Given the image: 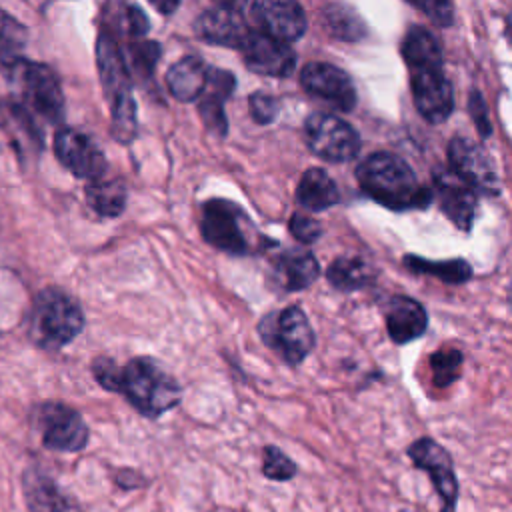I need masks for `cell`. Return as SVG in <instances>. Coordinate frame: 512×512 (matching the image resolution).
I'll return each mask as SVG.
<instances>
[{
	"label": "cell",
	"instance_id": "16",
	"mask_svg": "<svg viewBox=\"0 0 512 512\" xmlns=\"http://www.w3.org/2000/svg\"><path fill=\"white\" fill-rule=\"evenodd\" d=\"M196 36L210 44H220L228 48H240L250 28L246 26L242 6L222 2L206 8L194 22Z\"/></svg>",
	"mask_w": 512,
	"mask_h": 512
},
{
	"label": "cell",
	"instance_id": "41",
	"mask_svg": "<svg viewBox=\"0 0 512 512\" xmlns=\"http://www.w3.org/2000/svg\"><path fill=\"white\" fill-rule=\"evenodd\" d=\"M510 302H512V290H510Z\"/></svg>",
	"mask_w": 512,
	"mask_h": 512
},
{
	"label": "cell",
	"instance_id": "7",
	"mask_svg": "<svg viewBox=\"0 0 512 512\" xmlns=\"http://www.w3.org/2000/svg\"><path fill=\"white\" fill-rule=\"evenodd\" d=\"M304 138L316 156L330 162H348L360 150V136L342 118L328 112H314L304 122Z\"/></svg>",
	"mask_w": 512,
	"mask_h": 512
},
{
	"label": "cell",
	"instance_id": "15",
	"mask_svg": "<svg viewBox=\"0 0 512 512\" xmlns=\"http://www.w3.org/2000/svg\"><path fill=\"white\" fill-rule=\"evenodd\" d=\"M250 16L260 26V32L284 44L302 38L306 32V14L298 2L260 0L250 4Z\"/></svg>",
	"mask_w": 512,
	"mask_h": 512
},
{
	"label": "cell",
	"instance_id": "1",
	"mask_svg": "<svg viewBox=\"0 0 512 512\" xmlns=\"http://www.w3.org/2000/svg\"><path fill=\"white\" fill-rule=\"evenodd\" d=\"M402 58L408 66L414 104L432 124L444 122L454 108L452 84L444 74L442 50L432 32L412 26L402 40Z\"/></svg>",
	"mask_w": 512,
	"mask_h": 512
},
{
	"label": "cell",
	"instance_id": "32",
	"mask_svg": "<svg viewBox=\"0 0 512 512\" xmlns=\"http://www.w3.org/2000/svg\"><path fill=\"white\" fill-rule=\"evenodd\" d=\"M160 54H162V50H160L158 42L140 40L130 46V64L138 74L150 76L154 72V66H156Z\"/></svg>",
	"mask_w": 512,
	"mask_h": 512
},
{
	"label": "cell",
	"instance_id": "40",
	"mask_svg": "<svg viewBox=\"0 0 512 512\" xmlns=\"http://www.w3.org/2000/svg\"><path fill=\"white\" fill-rule=\"evenodd\" d=\"M508 36L512 38V16L508 18Z\"/></svg>",
	"mask_w": 512,
	"mask_h": 512
},
{
	"label": "cell",
	"instance_id": "36",
	"mask_svg": "<svg viewBox=\"0 0 512 512\" xmlns=\"http://www.w3.org/2000/svg\"><path fill=\"white\" fill-rule=\"evenodd\" d=\"M412 6L422 10L438 26H450L454 20V8L450 2H412Z\"/></svg>",
	"mask_w": 512,
	"mask_h": 512
},
{
	"label": "cell",
	"instance_id": "39",
	"mask_svg": "<svg viewBox=\"0 0 512 512\" xmlns=\"http://www.w3.org/2000/svg\"><path fill=\"white\" fill-rule=\"evenodd\" d=\"M156 8H158V10H162L164 14H170L172 10H176V8H178V2H168V4H156Z\"/></svg>",
	"mask_w": 512,
	"mask_h": 512
},
{
	"label": "cell",
	"instance_id": "5",
	"mask_svg": "<svg viewBox=\"0 0 512 512\" xmlns=\"http://www.w3.org/2000/svg\"><path fill=\"white\" fill-rule=\"evenodd\" d=\"M12 78L20 96V110L32 112L48 122L64 118V92L56 72L42 62H24L12 66Z\"/></svg>",
	"mask_w": 512,
	"mask_h": 512
},
{
	"label": "cell",
	"instance_id": "11",
	"mask_svg": "<svg viewBox=\"0 0 512 512\" xmlns=\"http://www.w3.org/2000/svg\"><path fill=\"white\" fill-rule=\"evenodd\" d=\"M450 170L478 194L496 196L500 190L498 174L488 154L466 136H454L448 146Z\"/></svg>",
	"mask_w": 512,
	"mask_h": 512
},
{
	"label": "cell",
	"instance_id": "20",
	"mask_svg": "<svg viewBox=\"0 0 512 512\" xmlns=\"http://www.w3.org/2000/svg\"><path fill=\"white\" fill-rule=\"evenodd\" d=\"M236 86V80L230 72L220 68H210L208 72V84L204 94L198 98V110L208 130H212L218 136L226 134L228 122L224 116V102L232 94Z\"/></svg>",
	"mask_w": 512,
	"mask_h": 512
},
{
	"label": "cell",
	"instance_id": "25",
	"mask_svg": "<svg viewBox=\"0 0 512 512\" xmlns=\"http://www.w3.org/2000/svg\"><path fill=\"white\" fill-rule=\"evenodd\" d=\"M128 190L122 178H100L88 182L86 202L102 218H116L126 208Z\"/></svg>",
	"mask_w": 512,
	"mask_h": 512
},
{
	"label": "cell",
	"instance_id": "38",
	"mask_svg": "<svg viewBox=\"0 0 512 512\" xmlns=\"http://www.w3.org/2000/svg\"><path fill=\"white\" fill-rule=\"evenodd\" d=\"M116 482H118L122 488H136L142 480H136V472H134V470H122V474H118Z\"/></svg>",
	"mask_w": 512,
	"mask_h": 512
},
{
	"label": "cell",
	"instance_id": "37",
	"mask_svg": "<svg viewBox=\"0 0 512 512\" xmlns=\"http://www.w3.org/2000/svg\"><path fill=\"white\" fill-rule=\"evenodd\" d=\"M468 108H470V116L478 128V132L482 136H488L490 134V120H488V108H486V102L484 98L480 96L478 90L470 92V100H468Z\"/></svg>",
	"mask_w": 512,
	"mask_h": 512
},
{
	"label": "cell",
	"instance_id": "22",
	"mask_svg": "<svg viewBox=\"0 0 512 512\" xmlns=\"http://www.w3.org/2000/svg\"><path fill=\"white\" fill-rule=\"evenodd\" d=\"M210 66L198 56H184L174 62L166 72V86L170 94L180 102L198 100L208 84Z\"/></svg>",
	"mask_w": 512,
	"mask_h": 512
},
{
	"label": "cell",
	"instance_id": "19",
	"mask_svg": "<svg viewBox=\"0 0 512 512\" xmlns=\"http://www.w3.org/2000/svg\"><path fill=\"white\" fill-rule=\"evenodd\" d=\"M24 498L30 512H84L82 506L64 492L52 476L38 468H28L22 478Z\"/></svg>",
	"mask_w": 512,
	"mask_h": 512
},
{
	"label": "cell",
	"instance_id": "29",
	"mask_svg": "<svg viewBox=\"0 0 512 512\" xmlns=\"http://www.w3.org/2000/svg\"><path fill=\"white\" fill-rule=\"evenodd\" d=\"M404 266L410 268L412 272L418 274H428V276H436L442 282L448 284H462L466 280H470L472 276V268L466 260H444V262H436V260H424L418 256H404Z\"/></svg>",
	"mask_w": 512,
	"mask_h": 512
},
{
	"label": "cell",
	"instance_id": "34",
	"mask_svg": "<svg viewBox=\"0 0 512 512\" xmlns=\"http://www.w3.org/2000/svg\"><path fill=\"white\" fill-rule=\"evenodd\" d=\"M288 228H290V234H292L296 240L304 242V244L316 242L318 236L322 234L320 224H318L314 218H310V216H306V214H302V212H294V214L290 216Z\"/></svg>",
	"mask_w": 512,
	"mask_h": 512
},
{
	"label": "cell",
	"instance_id": "27",
	"mask_svg": "<svg viewBox=\"0 0 512 512\" xmlns=\"http://www.w3.org/2000/svg\"><path fill=\"white\" fill-rule=\"evenodd\" d=\"M324 28L338 40H360L366 34V26L362 18L344 4H330L322 12Z\"/></svg>",
	"mask_w": 512,
	"mask_h": 512
},
{
	"label": "cell",
	"instance_id": "18",
	"mask_svg": "<svg viewBox=\"0 0 512 512\" xmlns=\"http://www.w3.org/2000/svg\"><path fill=\"white\" fill-rule=\"evenodd\" d=\"M434 188L442 212L460 230H468L474 220L476 192L462 182L450 168H440L434 172Z\"/></svg>",
	"mask_w": 512,
	"mask_h": 512
},
{
	"label": "cell",
	"instance_id": "10",
	"mask_svg": "<svg viewBox=\"0 0 512 512\" xmlns=\"http://www.w3.org/2000/svg\"><path fill=\"white\" fill-rule=\"evenodd\" d=\"M54 154L60 164L76 178L100 180L108 168L106 156L100 146L80 130L60 128L54 134Z\"/></svg>",
	"mask_w": 512,
	"mask_h": 512
},
{
	"label": "cell",
	"instance_id": "8",
	"mask_svg": "<svg viewBox=\"0 0 512 512\" xmlns=\"http://www.w3.org/2000/svg\"><path fill=\"white\" fill-rule=\"evenodd\" d=\"M244 212L222 198H212L202 206L200 232L208 244L228 254L242 256L250 250L248 236L244 232Z\"/></svg>",
	"mask_w": 512,
	"mask_h": 512
},
{
	"label": "cell",
	"instance_id": "13",
	"mask_svg": "<svg viewBox=\"0 0 512 512\" xmlns=\"http://www.w3.org/2000/svg\"><path fill=\"white\" fill-rule=\"evenodd\" d=\"M238 50L244 58L246 68L256 74L284 78L294 72V66H296L294 50L288 44L266 36L264 32L250 30V34L246 36V40Z\"/></svg>",
	"mask_w": 512,
	"mask_h": 512
},
{
	"label": "cell",
	"instance_id": "3",
	"mask_svg": "<svg viewBox=\"0 0 512 512\" xmlns=\"http://www.w3.org/2000/svg\"><path fill=\"white\" fill-rule=\"evenodd\" d=\"M112 392L122 394L148 418H158L172 410L182 398L178 382L156 360L146 356L132 358L124 368H118Z\"/></svg>",
	"mask_w": 512,
	"mask_h": 512
},
{
	"label": "cell",
	"instance_id": "17",
	"mask_svg": "<svg viewBox=\"0 0 512 512\" xmlns=\"http://www.w3.org/2000/svg\"><path fill=\"white\" fill-rule=\"evenodd\" d=\"M96 64H98V74L102 80V88L110 100V106L130 100L132 82H130L128 60L116 36L106 30L100 32L96 40Z\"/></svg>",
	"mask_w": 512,
	"mask_h": 512
},
{
	"label": "cell",
	"instance_id": "24",
	"mask_svg": "<svg viewBox=\"0 0 512 512\" xmlns=\"http://www.w3.org/2000/svg\"><path fill=\"white\" fill-rule=\"evenodd\" d=\"M296 200L300 206L320 212L334 206L340 200L336 182L322 168H308L296 188Z\"/></svg>",
	"mask_w": 512,
	"mask_h": 512
},
{
	"label": "cell",
	"instance_id": "28",
	"mask_svg": "<svg viewBox=\"0 0 512 512\" xmlns=\"http://www.w3.org/2000/svg\"><path fill=\"white\" fill-rule=\"evenodd\" d=\"M28 44V30L22 22L0 8V64L14 66L22 60Z\"/></svg>",
	"mask_w": 512,
	"mask_h": 512
},
{
	"label": "cell",
	"instance_id": "4",
	"mask_svg": "<svg viewBox=\"0 0 512 512\" xmlns=\"http://www.w3.org/2000/svg\"><path fill=\"white\" fill-rule=\"evenodd\" d=\"M82 328V308L70 294L60 288H44L36 294L28 316V332L36 346L42 350H60L70 344Z\"/></svg>",
	"mask_w": 512,
	"mask_h": 512
},
{
	"label": "cell",
	"instance_id": "23",
	"mask_svg": "<svg viewBox=\"0 0 512 512\" xmlns=\"http://www.w3.org/2000/svg\"><path fill=\"white\" fill-rule=\"evenodd\" d=\"M274 270L286 290H304L318 278L320 266L310 252L288 250L274 258Z\"/></svg>",
	"mask_w": 512,
	"mask_h": 512
},
{
	"label": "cell",
	"instance_id": "14",
	"mask_svg": "<svg viewBox=\"0 0 512 512\" xmlns=\"http://www.w3.org/2000/svg\"><path fill=\"white\" fill-rule=\"evenodd\" d=\"M408 456L420 470L428 472L436 492L444 500V512H454L458 498V482L454 476L450 454L432 438H420L414 444H410Z\"/></svg>",
	"mask_w": 512,
	"mask_h": 512
},
{
	"label": "cell",
	"instance_id": "2",
	"mask_svg": "<svg viewBox=\"0 0 512 512\" xmlns=\"http://www.w3.org/2000/svg\"><path fill=\"white\" fill-rule=\"evenodd\" d=\"M360 188L378 204L390 210L424 208L432 192L418 182L412 168L392 152H374L356 168Z\"/></svg>",
	"mask_w": 512,
	"mask_h": 512
},
{
	"label": "cell",
	"instance_id": "6",
	"mask_svg": "<svg viewBox=\"0 0 512 512\" xmlns=\"http://www.w3.org/2000/svg\"><path fill=\"white\" fill-rule=\"evenodd\" d=\"M258 330L262 340L278 350L288 364L302 362L316 342L306 314L296 306L264 316Z\"/></svg>",
	"mask_w": 512,
	"mask_h": 512
},
{
	"label": "cell",
	"instance_id": "12",
	"mask_svg": "<svg viewBox=\"0 0 512 512\" xmlns=\"http://www.w3.org/2000/svg\"><path fill=\"white\" fill-rule=\"evenodd\" d=\"M300 84L308 94L326 100L336 110L350 112L356 106V88L350 76L332 64L312 62L304 66Z\"/></svg>",
	"mask_w": 512,
	"mask_h": 512
},
{
	"label": "cell",
	"instance_id": "33",
	"mask_svg": "<svg viewBox=\"0 0 512 512\" xmlns=\"http://www.w3.org/2000/svg\"><path fill=\"white\" fill-rule=\"evenodd\" d=\"M120 22H122L124 34L134 36V38H144V34L150 30V20H148V16H146L138 6H134V4L122 6Z\"/></svg>",
	"mask_w": 512,
	"mask_h": 512
},
{
	"label": "cell",
	"instance_id": "21",
	"mask_svg": "<svg viewBox=\"0 0 512 512\" xmlns=\"http://www.w3.org/2000/svg\"><path fill=\"white\" fill-rule=\"evenodd\" d=\"M428 326L424 308L408 296H392L386 304V330L396 344H406L424 334Z\"/></svg>",
	"mask_w": 512,
	"mask_h": 512
},
{
	"label": "cell",
	"instance_id": "31",
	"mask_svg": "<svg viewBox=\"0 0 512 512\" xmlns=\"http://www.w3.org/2000/svg\"><path fill=\"white\" fill-rule=\"evenodd\" d=\"M262 474L270 480H290L296 474V464L276 446H266L262 452Z\"/></svg>",
	"mask_w": 512,
	"mask_h": 512
},
{
	"label": "cell",
	"instance_id": "26",
	"mask_svg": "<svg viewBox=\"0 0 512 512\" xmlns=\"http://www.w3.org/2000/svg\"><path fill=\"white\" fill-rule=\"evenodd\" d=\"M328 282L338 290H358L374 282L376 270L358 256H340L328 266Z\"/></svg>",
	"mask_w": 512,
	"mask_h": 512
},
{
	"label": "cell",
	"instance_id": "30",
	"mask_svg": "<svg viewBox=\"0 0 512 512\" xmlns=\"http://www.w3.org/2000/svg\"><path fill=\"white\" fill-rule=\"evenodd\" d=\"M430 366L436 386H450L460 374L462 354L458 350H438L432 354Z\"/></svg>",
	"mask_w": 512,
	"mask_h": 512
},
{
	"label": "cell",
	"instance_id": "9",
	"mask_svg": "<svg viewBox=\"0 0 512 512\" xmlns=\"http://www.w3.org/2000/svg\"><path fill=\"white\" fill-rule=\"evenodd\" d=\"M36 424L42 444L56 452H80L88 444V426L82 416L60 402H44L36 408Z\"/></svg>",
	"mask_w": 512,
	"mask_h": 512
},
{
	"label": "cell",
	"instance_id": "35",
	"mask_svg": "<svg viewBox=\"0 0 512 512\" xmlns=\"http://www.w3.org/2000/svg\"><path fill=\"white\" fill-rule=\"evenodd\" d=\"M250 112L258 124H268L278 116V100L264 92H254L250 96Z\"/></svg>",
	"mask_w": 512,
	"mask_h": 512
}]
</instances>
